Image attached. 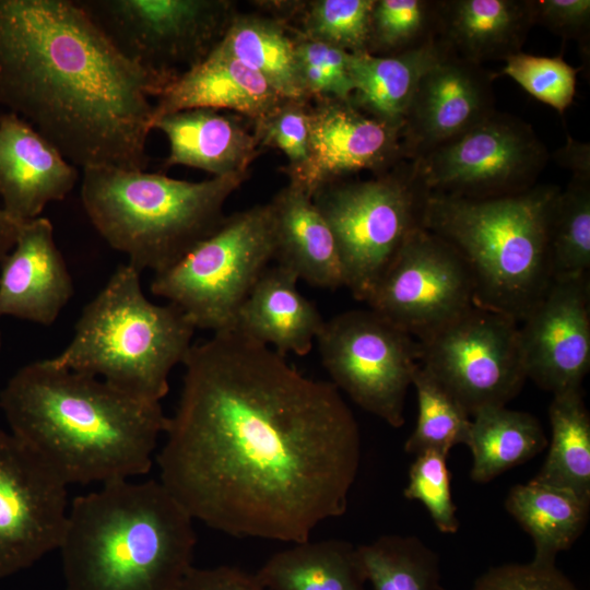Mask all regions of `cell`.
Masks as SVG:
<instances>
[{
	"label": "cell",
	"instance_id": "obj_11",
	"mask_svg": "<svg viewBox=\"0 0 590 590\" xmlns=\"http://www.w3.org/2000/svg\"><path fill=\"white\" fill-rule=\"evenodd\" d=\"M548 160L528 122L495 110L411 163L429 193L488 199L532 188Z\"/></svg>",
	"mask_w": 590,
	"mask_h": 590
},
{
	"label": "cell",
	"instance_id": "obj_44",
	"mask_svg": "<svg viewBox=\"0 0 590 590\" xmlns=\"http://www.w3.org/2000/svg\"><path fill=\"white\" fill-rule=\"evenodd\" d=\"M573 176L590 178V146L588 143L567 137L566 144L550 155Z\"/></svg>",
	"mask_w": 590,
	"mask_h": 590
},
{
	"label": "cell",
	"instance_id": "obj_16",
	"mask_svg": "<svg viewBox=\"0 0 590 590\" xmlns=\"http://www.w3.org/2000/svg\"><path fill=\"white\" fill-rule=\"evenodd\" d=\"M589 275L553 280L519 326L527 378L553 396L581 390L590 368Z\"/></svg>",
	"mask_w": 590,
	"mask_h": 590
},
{
	"label": "cell",
	"instance_id": "obj_19",
	"mask_svg": "<svg viewBox=\"0 0 590 590\" xmlns=\"http://www.w3.org/2000/svg\"><path fill=\"white\" fill-rule=\"evenodd\" d=\"M74 294L66 260L47 217L23 222L0 263V318L52 324Z\"/></svg>",
	"mask_w": 590,
	"mask_h": 590
},
{
	"label": "cell",
	"instance_id": "obj_8",
	"mask_svg": "<svg viewBox=\"0 0 590 590\" xmlns=\"http://www.w3.org/2000/svg\"><path fill=\"white\" fill-rule=\"evenodd\" d=\"M274 257L270 203L225 216L179 261L154 274L151 292L196 329H234L238 310Z\"/></svg>",
	"mask_w": 590,
	"mask_h": 590
},
{
	"label": "cell",
	"instance_id": "obj_26",
	"mask_svg": "<svg viewBox=\"0 0 590 590\" xmlns=\"http://www.w3.org/2000/svg\"><path fill=\"white\" fill-rule=\"evenodd\" d=\"M449 51L450 48L436 37L396 55L350 54L354 85L351 102L363 113L402 130L421 79Z\"/></svg>",
	"mask_w": 590,
	"mask_h": 590
},
{
	"label": "cell",
	"instance_id": "obj_46",
	"mask_svg": "<svg viewBox=\"0 0 590 590\" xmlns=\"http://www.w3.org/2000/svg\"><path fill=\"white\" fill-rule=\"evenodd\" d=\"M1 351H2V333L0 329V357H1Z\"/></svg>",
	"mask_w": 590,
	"mask_h": 590
},
{
	"label": "cell",
	"instance_id": "obj_43",
	"mask_svg": "<svg viewBox=\"0 0 590 590\" xmlns=\"http://www.w3.org/2000/svg\"><path fill=\"white\" fill-rule=\"evenodd\" d=\"M177 590H268L255 574L239 567L220 565L198 568L192 566Z\"/></svg>",
	"mask_w": 590,
	"mask_h": 590
},
{
	"label": "cell",
	"instance_id": "obj_22",
	"mask_svg": "<svg viewBox=\"0 0 590 590\" xmlns=\"http://www.w3.org/2000/svg\"><path fill=\"white\" fill-rule=\"evenodd\" d=\"M276 264L311 286H345L333 234L312 197L290 181L270 202Z\"/></svg>",
	"mask_w": 590,
	"mask_h": 590
},
{
	"label": "cell",
	"instance_id": "obj_32",
	"mask_svg": "<svg viewBox=\"0 0 590 590\" xmlns=\"http://www.w3.org/2000/svg\"><path fill=\"white\" fill-rule=\"evenodd\" d=\"M373 590H437V554L415 536L388 534L357 546Z\"/></svg>",
	"mask_w": 590,
	"mask_h": 590
},
{
	"label": "cell",
	"instance_id": "obj_14",
	"mask_svg": "<svg viewBox=\"0 0 590 590\" xmlns=\"http://www.w3.org/2000/svg\"><path fill=\"white\" fill-rule=\"evenodd\" d=\"M366 303L418 341L475 306L465 262L449 244L424 227L408 238Z\"/></svg>",
	"mask_w": 590,
	"mask_h": 590
},
{
	"label": "cell",
	"instance_id": "obj_41",
	"mask_svg": "<svg viewBox=\"0 0 590 590\" xmlns=\"http://www.w3.org/2000/svg\"><path fill=\"white\" fill-rule=\"evenodd\" d=\"M472 590H580L555 564H504L489 568Z\"/></svg>",
	"mask_w": 590,
	"mask_h": 590
},
{
	"label": "cell",
	"instance_id": "obj_31",
	"mask_svg": "<svg viewBox=\"0 0 590 590\" xmlns=\"http://www.w3.org/2000/svg\"><path fill=\"white\" fill-rule=\"evenodd\" d=\"M550 450L533 480L574 492L590 502V415L581 390L553 396Z\"/></svg>",
	"mask_w": 590,
	"mask_h": 590
},
{
	"label": "cell",
	"instance_id": "obj_35",
	"mask_svg": "<svg viewBox=\"0 0 590 590\" xmlns=\"http://www.w3.org/2000/svg\"><path fill=\"white\" fill-rule=\"evenodd\" d=\"M438 0H375L368 54L389 56L438 37Z\"/></svg>",
	"mask_w": 590,
	"mask_h": 590
},
{
	"label": "cell",
	"instance_id": "obj_30",
	"mask_svg": "<svg viewBox=\"0 0 590 590\" xmlns=\"http://www.w3.org/2000/svg\"><path fill=\"white\" fill-rule=\"evenodd\" d=\"M217 44L260 74L282 98H308L299 76L295 38L278 21L236 16L231 19Z\"/></svg>",
	"mask_w": 590,
	"mask_h": 590
},
{
	"label": "cell",
	"instance_id": "obj_36",
	"mask_svg": "<svg viewBox=\"0 0 590 590\" xmlns=\"http://www.w3.org/2000/svg\"><path fill=\"white\" fill-rule=\"evenodd\" d=\"M375 0H317L310 2L303 35L349 54L368 52Z\"/></svg>",
	"mask_w": 590,
	"mask_h": 590
},
{
	"label": "cell",
	"instance_id": "obj_10",
	"mask_svg": "<svg viewBox=\"0 0 590 590\" xmlns=\"http://www.w3.org/2000/svg\"><path fill=\"white\" fill-rule=\"evenodd\" d=\"M316 341L339 391L390 426L404 424L406 392L421 361L418 340L371 309H353L324 320Z\"/></svg>",
	"mask_w": 590,
	"mask_h": 590
},
{
	"label": "cell",
	"instance_id": "obj_4",
	"mask_svg": "<svg viewBox=\"0 0 590 590\" xmlns=\"http://www.w3.org/2000/svg\"><path fill=\"white\" fill-rule=\"evenodd\" d=\"M196 543L161 481L117 480L72 500L58 550L67 590H177Z\"/></svg>",
	"mask_w": 590,
	"mask_h": 590
},
{
	"label": "cell",
	"instance_id": "obj_9",
	"mask_svg": "<svg viewBox=\"0 0 590 590\" xmlns=\"http://www.w3.org/2000/svg\"><path fill=\"white\" fill-rule=\"evenodd\" d=\"M428 196L409 161L375 179L334 182L314 196L356 299L366 302L408 238L423 228Z\"/></svg>",
	"mask_w": 590,
	"mask_h": 590
},
{
	"label": "cell",
	"instance_id": "obj_6",
	"mask_svg": "<svg viewBox=\"0 0 590 590\" xmlns=\"http://www.w3.org/2000/svg\"><path fill=\"white\" fill-rule=\"evenodd\" d=\"M246 174L187 181L115 167L83 169L82 206L97 233L138 271H164L209 236Z\"/></svg>",
	"mask_w": 590,
	"mask_h": 590
},
{
	"label": "cell",
	"instance_id": "obj_5",
	"mask_svg": "<svg viewBox=\"0 0 590 590\" xmlns=\"http://www.w3.org/2000/svg\"><path fill=\"white\" fill-rule=\"evenodd\" d=\"M560 188L488 199L429 193L423 227L449 244L473 281L474 305L518 323L552 283L548 234Z\"/></svg>",
	"mask_w": 590,
	"mask_h": 590
},
{
	"label": "cell",
	"instance_id": "obj_25",
	"mask_svg": "<svg viewBox=\"0 0 590 590\" xmlns=\"http://www.w3.org/2000/svg\"><path fill=\"white\" fill-rule=\"evenodd\" d=\"M152 129L168 140L165 166L182 165L213 177L246 174L258 154V142L234 117L215 109L194 108L164 115Z\"/></svg>",
	"mask_w": 590,
	"mask_h": 590
},
{
	"label": "cell",
	"instance_id": "obj_2",
	"mask_svg": "<svg viewBox=\"0 0 590 590\" xmlns=\"http://www.w3.org/2000/svg\"><path fill=\"white\" fill-rule=\"evenodd\" d=\"M174 78L127 59L75 0H0V107L74 166L145 170L151 98Z\"/></svg>",
	"mask_w": 590,
	"mask_h": 590
},
{
	"label": "cell",
	"instance_id": "obj_40",
	"mask_svg": "<svg viewBox=\"0 0 590 590\" xmlns=\"http://www.w3.org/2000/svg\"><path fill=\"white\" fill-rule=\"evenodd\" d=\"M403 494L405 498L418 500L425 506L440 532L458 531L460 522L452 502L446 455L437 451L416 455Z\"/></svg>",
	"mask_w": 590,
	"mask_h": 590
},
{
	"label": "cell",
	"instance_id": "obj_13",
	"mask_svg": "<svg viewBox=\"0 0 590 590\" xmlns=\"http://www.w3.org/2000/svg\"><path fill=\"white\" fill-rule=\"evenodd\" d=\"M75 1L127 59L172 78L201 61L231 21L221 0Z\"/></svg>",
	"mask_w": 590,
	"mask_h": 590
},
{
	"label": "cell",
	"instance_id": "obj_45",
	"mask_svg": "<svg viewBox=\"0 0 590 590\" xmlns=\"http://www.w3.org/2000/svg\"><path fill=\"white\" fill-rule=\"evenodd\" d=\"M21 222L12 219L0 205V263L13 248Z\"/></svg>",
	"mask_w": 590,
	"mask_h": 590
},
{
	"label": "cell",
	"instance_id": "obj_33",
	"mask_svg": "<svg viewBox=\"0 0 590 590\" xmlns=\"http://www.w3.org/2000/svg\"><path fill=\"white\" fill-rule=\"evenodd\" d=\"M553 280L589 275L590 178L573 176L556 198L548 234Z\"/></svg>",
	"mask_w": 590,
	"mask_h": 590
},
{
	"label": "cell",
	"instance_id": "obj_29",
	"mask_svg": "<svg viewBox=\"0 0 590 590\" xmlns=\"http://www.w3.org/2000/svg\"><path fill=\"white\" fill-rule=\"evenodd\" d=\"M465 445L472 453L471 479L486 483L535 457L547 438L533 415L493 406L472 416Z\"/></svg>",
	"mask_w": 590,
	"mask_h": 590
},
{
	"label": "cell",
	"instance_id": "obj_1",
	"mask_svg": "<svg viewBox=\"0 0 590 590\" xmlns=\"http://www.w3.org/2000/svg\"><path fill=\"white\" fill-rule=\"evenodd\" d=\"M182 364L157 464L193 520L298 543L346 511L361 434L331 381L306 377L235 329L192 344Z\"/></svg>",
	"mask_w": 590,
	"mask_h": 590
},
{
	"label": "cell",
	"instance_id": "obj_23",
	"mask_svg": "<svg viewBox=\"0 0 590 590\" xmlns=\"http://www.w3.org/2000/svg\"><path fill=\"white\" fill-rule=\"evenodd\" d=\"M297 282L290 270L268 267L238 310L234 329L283 357L308 354L324 320Z\"/></svg>",
	"mask_w": 590,
	"mask_h": 590
},
{
	"label": "cell",
	"instance_id": "obj_37",
	"mask_svg": "<svg viewBox=\"0 0 590 590\" xmlns=\"http://www.w3.org/2000/svg\"><path fill=\"white\" fill-rule=\"evenodd\" d=\"M579 71L562 55L546 57L520 51L505 60L500 74L511 78L531 96L563 114L573 103Z\"/></svg>",
	"mask_w": 590,
	"mask_h": 590
},
{
	"label": "cell",
	"instance_id": "obj_12",
	"mask_svg": "<svg viewBox=\"0 0 590 590\" xmlns=\"http://www.w3.org/2000/svg\"><path fill=\"white\" fill-rule=\"evenodd\" d=\"M418 342L420 365L471 417L506 406L527 379L519 324L506 315L473 306Z\"/></svg>",
	"mask_w": 590,
	"mask_h": 590
},
{
	"label": "cell",
	"instance_id": "obj_20",
	"mask_svg": "<svg viewBox=\"0 0 590 590\" xmlns=\"http://www.w3.org/2000/svg\"><path fill=\"white\" fill-rule=\"evenodd\" d=\"M79 179L76 167L30 122L0 113V198L15 221L40 216L51 202L63 200Z\"/></svg>",
	"mask_w": 590,
	"mask_h": 590
},
{
	"label": "cell",
	"instance_id": "obj_18",
	"mask_svg": "<svg viewBox=\"0 0 590 590\" xmlns=\"http://www.w3.org/2000/svg\"><path fill=\"white\" fill-rule=\"evenodd\" d=\"M403 161L400 128L363 113L351 101L322 99L309 109V162L295 182L314 198L339 177L386 170Z\"/></svg>",
	"mask_w": 590,
	"mask_h": 590
},
{
	"label": "cell",
	"instance_id": "obj_17",
	"mask_svg": "<svg viewBox=\"0 0 590 590\" xmlns=\"http://www.w3.org/2000/svg\"><path fill=\"white\" fill-rule=\"evenodd\" d=\"M497 73L449 51L421 79L401 130L405 161L413 162L467 132L495 109Z\"/></svg>",
	"mask_w": 590,
	"mask_h": 590
},
{
	"label": "cell",
	"instance_id": "obj_27",
	"mask_svg": "<svg viewBox=\"0 0 590 590\" xmlns=\"http://www.w3.org/2000/svg\"><path fill=\"white\" fill-rule=\"evenodd\" d=\"M268 590H366L357 546L308 539L271 555L255 574Z\"/></svg>",
	"mask_w": 590,
	"mask_h": 590
},
{
	"label": "cell",
	"instance_id": "obj_7",
	"mask_svg": "<svg viewBox=\"0 0 590 590\" xmlns=\"http://www.w3.org/2000/svg\"><path fill=\"white\" fill-rule=\"evenodd\" d=\"M194 330L177 306L157 305L144 295L140 271L120 264L83 308L71 341L50 359L135 398L161 402Z\"/></svg>",
	"mask_w": 590,
	"mask_h": 590
},
{
	"label": "cell",
	"instance_id": "obj_39",
	"mask_svg": "<svg viewBox=\"0 0 590 590\" xmlns=\"http://www.w3.org/2000/svg\"><path fill=\"white\" fill-rule=\"evenodd\" d=\"M296 59L307 97L351 101L354 85L350 74V54L305 35L295 39Z\"/></svg>",
	"mask_w": 590,
	"mask_h": 590
},
{
	"label": "cell",
	"instance_id": "obj_34",
	"mask_svg": "<svg viewBox=\"0 0 590 590\" xmlns=\"http://www.w3.org/2000/svg\"><path fill=\"white\" fill-rule=\"evenodd\" d=\"M417 397V420L404 444L410 455L437 451L448 456L453 446L467 442L471 416L421 365L412 379Z\"/></svg>",
	"mask_w": 590,
	"mask_h": 590
},
{
	"label": "cell",
	"instance_id": "obj_3",
	"mask_svg": "<svg viewBox=\"0 0 590 590\" xmlns=\"http://www.w3.org/2000/svg\"><path fill=\"white\" fill-rule=\"evenodd\" d=\"M0 408L11 433L67 485L146 474L168 422L161 402L50 358L21 367L1 390Z\"/></svg>",
	"mask_w": 590,
	"mask_h": 590
},
{
	"label": "cell",
	"instance_id": "obj_28",
	"mask_svg": "<svg viewBox=\"0 0 590 590\" xmlns=\"http://www.w3.org/2000/svg\"><path fill=\"white\" fill-rule=\"evenodd\" d=\"M505 507L531 536L532 562L552 565L557 555L567 551L582 533L590 502L571 491L532 479L509 491Z\"/></svg>",
	"mask_w": 590,
	"mask_h": 590
},
{
	"label": "cell",
	"instance_id": "obj_42",
	"mask_svg": "<svg viewBox=\"0 0 590 590\" xmlns=\"http://www.w3.org/2000/svg\"><path fill=\"white\" fill-rule=\"evenodd\" d=\"M532 10L534 25L540 24L563 39L578 42L582 55L589 57V0H532Z\"/></svg>",
	"mask_w": 590,
	"mask_h": 590
},
{
	"label": "cell",
	"instance_id": "obj_24",
	"mask_svg": "<svg viewBox=\"0 0 590 590\" xmlns=\"http://www.w3.org/2000/svg\"><path fill=\"white\" fill-rule=\"evenodd\" d=\"M533 25L532 0H438V38L480 66L520 52Z\"/></svg>",
	"mask_w": 590,
	"mask_h": 590
},
{
	"label": "cell",
	"instance_id": "obj_15",
	"mask_svg": "<svg viewBox=\"0 0 590 590\" xmlns=\"http://www.w3.org/2000/svg\"><path fill=\"white\" fill-rule=\"evenodd\" d=\"M68 485L12 433L0 430V578L58 550Z\"/></svg>",
	"mask_w": 590,
	"mask_h": 590
},
{
	"label": "cell",
	"instance_id": "obj_21",
	"mask_svg": "<svg viewBox=\"0 0 590 590\" xmlns=\"http://www.w3.org/2000/svg\"><path fill=\"white\" fill-rule=\"evenodd\" d=\"M282 99L260 74L216 43L201 61L164 86L152 123L164 115L194 108L233 110L256 121Z\"/></svg>",
	"mask_w": 590,
	"mask_h": 590
},
{
	"label": "cell",
	"instance_id": "obj_38",
	"mask_svg": "<svg viewBox=\"0 0 590 590\" xmlns=\"http://www.w3.org/2000/svg\"><path fill=\"white\" fill-rule=\"evenodd\" d=\"M306 101L282 99L255 122L259 146L282 151L290 162L291 180L303 177L309 162V109Z\"/></svg>",
	"mask_w": 590,
	"mask_h": 590
}]
</instances>
